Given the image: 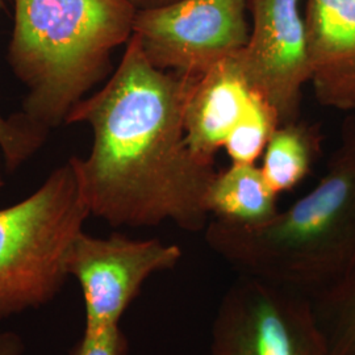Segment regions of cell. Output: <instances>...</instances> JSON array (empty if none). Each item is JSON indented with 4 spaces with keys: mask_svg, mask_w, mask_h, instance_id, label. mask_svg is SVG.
Wrapping results in <instances>:
<instances>
[{
    "mask_svg": "<svg viewBox=\"0 0 355 355\" xmlns=\"http://www.w3.org/2000/svg\"><path fill=\"white\" fill-rule=\"evenodd\" d=\"M198 79L154 67L132 35L104 87L70 111L64 124L92 130L89 155L69 159L89 215L114 228L173 223L203 232L217 171L186 141L184 110Z\"/></svg>",
    "mask_w": 355,
    "mask_h": 355,
    "instance_id": "obj_1",
    "label": "cell"
},
{
    "mask_svg": "<svg viewBox=\"0 0 355 355\" xmlns=\"http://www.w3.org/2000/svg\"><path fill=\"white\" fill-rule=\"evenodd\" d=\"M204 240L239 275L266 280L312 302L355 271V114L318 184L261 225L211 218Z\"/></svg>",
    "mask_w": 355,
    "mask_h": 355,
    "instance_id": "obj_2",
    "label": "cell"
},
{
    "mask_svg": "<svg viewBox=\"0 0 355 355\" xmlns=\"http://www.w3.org/2000/svg\"><path fill=\"white\" fill-rule=\"evenodd\" d=\"M128 0H15L8 64L26 86L21 114L48 132L112 71L133 35Z\"/></svg>",
    "mask_w": 355,
    "mask_h": 355,
    "instance_id": "obj_3",
    "label": "cell"
},
{
    "mask_svg": "<svg viewBox=\"0 0 355 355\" xmlns=\"http://www.w3.org/2000/svg\"><path fill=\"white\" fill-rule=\"evenodd\" d=\"M70 161L24 200L0 209V322L51 303L89 217Z\"/></svg>",
    "mask_w": 355,
    "mask_h": 355,
    "instance_id": "obj_4",
    "label": "cell"
},
{
    "mask_svg": "<svg viewBox=\"0 0 355 355\" xmlns=\"http://www.w3.org/2000/svg\"><path fill=\"white\" fill-rule=\"evenodd\" d=\"M209 355H330L313 302L239 275L217 306Z\"/></svg>",
    "mask_w": 355,
    "mask_h": 355,
    "instance_id": "obj_5",
    "label": "cell"
},
{
    "mask_svg": "<svg viewBox=\"0 0 355 355\" xmlns=\"http://www.w3.org/2000/svg\"><path fill=\"white\" fill-rule=\"evenodd\" d=\"M249 15V0H179L137 11L133 35L154 67L202 76L245 48Z\"/></svg>",
    "mask_w": 355,
    "mask_h": 355,
    "instance_id": "obj_6",
    "label": "cell"
},
{
    "mask_svg": "<svg viewBox=\"0 0 355 355\" xmlns=\"http://www.w3.org/2000/svg\"><path fill=\"white\" fill-rule=\"evenodd\" d=\"M182 257L178 245L158 239L133 240L121 233L95 237L83 230L70 249L66 268L82 290L85 330L120 325L146 280L174 270Z\"/></svg>",
    "mask_w": 355,
    "mask_h": 355,
    "instance_id": "obj_7",
    "label": "cell"
},
{
    "mask_svg": "<svg viewBox=\"0 0 355 355\" xmlns=\"http://www.w3.org/2000/svg\"><path fill=\"white\" fill-rule=\"evenodd\" d=\"M250 36L234 57L248 83L270 103L280 124L299 120L311 82L300 0H249Z\"/></svg>",
    "mask_w": 355,
    "mask_h": 355,
    "instance_id": "obj_8",
    "label": "cell"
},
{
    "mask_svg": "<svg viewBox=\"0 0 355 355\" xmlns=\"http://www.w3.org/2000/svg\"><path fill=\"white\" fill-rule=\"evenodd\" d=\"M303 16L316 101L355 114V0H306Z\"/></svg>",
    "mask_w": 355,
    "mask_h": 355,
    "instance_id": "obj_9",
    "label": "cell"
},
{
    "mask_svg": "<svg viewBox=\"0 0 355 355\" xmlns=\"http://www.w3.org/2000/svg\"><path fill=\"white\" fill-rule=\"evenodd\" d=\"M252 91L234 55L199 76L184 110L186 141L196 157L215 164Z\"/></svg>",
    "mask_w": 355,
    "mask_h": 355,
    "instance_id": "obj_10",
    "label": "cell"
},
{
    "mask_svg": "<svg viewBox=\"0 0 355 355\" xmlns=\"http://www.w3.org/2000/svg\"><path fill=\"white\" fill-rule=\"evenodd\" d=\"M279 193L267 182L261 167L232 164L212 179L205 205L211 218L240 225H261L279 212Z\"/></svg>",
    "mask_w": 355,
    "mask_h": 355,
    "instance_id": "obj_11",
    "label": "cell"
},
{
    "mask_svg": "<svg viewBox=\"0 0 355 355\" xmlns=\"http://www.w3.org/2000/svg\"><path fill=\"white\" fill-rule=\"evenodd\" d=\"M321 133L315 124L295 120L280 124L267 144L262 171L277 193L297 187L321 153Z\"/></svg>",
    "mask_w": 355,
    "mask_h": 355,
    "instance_id": "obj_12",
    "label": "cell"
},
{
    "mask_svg": "<svg viewBox=\"0 0 355 355\" xmlns=\"http://www.w3.org/2000/svg\"><path fill=\"white\" fill-rule=\"evenodd\" d=\"M279 125L274 107L253 89L243 114L224 144L232 164H255Z\"/></svg>",
    "mask_w": 355,
    "mask_h": 355,
    "instance_id": "obj_13",
    "label": "cell"
},
{
    "mask_svg": "<svg viewBox=\"0 0 355 355\" xmlns=\"http://www.w3.org/2000/svg\"><path fill=\"white\" fill-rule=\"evenodd\" d=\"M313 304L330 355H355V271Z\"/></svg>",
    "mask_w": 355,
    "mask_h": 355,
    "instance_id": "obj_14",
    "label": "cell"
},
{
    "mask_svg": "<svg viewBox=\"0 0 355 355\" xmlns=\"http://www.w3.org/2000/svg\"><path fill=\"white\" fill-rule=\"evenodd\" d=\"M0 0V8L3 7ZM51 132L32 124L21 112L4 117L0 114V150L7 171H15L37 153Z\"/></svg>",
    "mask_w": 355,
    "mask_h": 355,
    "instance_id": "obj_15",
    "label": "cell"
},
{
    "mask_svg": "<svg viewBox=\"0 0 355 355\" xmlns=\"http://www.w3.org/2000/svg\"><path fill=\"white\" fill-rule=\"evenodd\" d=\"M128 349L127 336L117 325L98 331L83 330L70 355H127Z\"/></svg>",
    "mask_w": 355,
    "mask_h": 355,
    "instance_id": "obj_16",
    "label": "cell"
},
{
    "mask_svg": "<svg viewBox=\"0 0 355 355\" xmlns=\"http://www.w3.org/2000/svg\"><path fill=\"white\" fill-rule=\"evenodd\" d=\"M24 343L15 331L0 333V355H23Z\"/></svg>",
    "mask_w": 355,
    "mask_h": 355,
    "instance_id": "obj_17",
    "label": "cell"
},
{
    "mask_svg": "<svg viewBox=\"0 0 355 355\" xmlns=\"http://www.w3.org/2000/svg\"><path fill=\"white\" fill-rule=\"evenodd\" d=\"M137 11H145V10H154L161 8L168 4H173L179 0H128Z\"/></svg>",
    "mask_w": 355,
    "mask_h": 355,
    "instance_id": "obj_18",
    "label": "cell"
},
{
    "mask_svg": "<svg viewBox=\"0 0 355 355\" xmlns=\"http://www.w3.org/2000/svg\"><path fill=\"white\" fill-rule=\"evenodd\" d=\"M3 166L6 167L4 165V158H3V153L0 150V190L3 189V186H4V175H3Z\"/></svg>",
    "mask_w": 355,
    "mask_h": 355,
    "instance_id": "obj_19",
    "label": "cell"
}]
</instances>
